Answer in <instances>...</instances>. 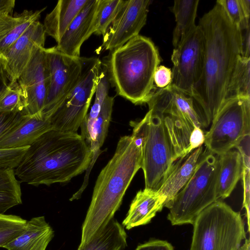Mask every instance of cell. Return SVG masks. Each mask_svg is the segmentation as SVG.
<instances>
[{
    "mask_svg": "<svg viewBox=\"0 0 250 250\" xmlns=\"http://www.w3.org/2000/svg\"><path fill=\"white\" fill-rule=\"evenodd\" d=\"M110 83L105 67L101 71L95 91V98L89 113L81 125V135L87 144L92 127L97 118L105 98L108 95Z\"/></svg>",
    "mask_w": 250,
    "mask_h": 250,
    "instance_id": "obj_29",
    "label": "cell"
},
{
    "mask_svg": "<svg viewBox=\"0 0 250 250\" xmlns=\"http://www.w3.org/2000/svg\"><path fill=\"white\" fill-rule=\"evenodd\" d=\"M166 197L157 190L145 188L137 192L132 201L122 225L127 230L150 222L162 210Z\"/></svg>",
    "mask_w": 250,
    "mask_h": 250,
    "instance_id": "obj_18",
    "label": "cell"
},
{
    "mask_svg": "<svg viewBox=\"0 0 250 250\" xmlns=\"http://www.w3.org/2000/svg\"><path fill=\"white\" fill-rule=\"evenodd\" d=\"M27 220L20 216L0 214V248L20 235L26 228Z\"/></svg>",
    "mask_w": 250,
    "mask_h": 250,
    "instance_id": "obj_32",
    "label": "cell"
},
{
    "mask_svg": "<svg viewBox=\"0 0 250 250\" xmlns=\"http://www.w3.org/2000/svg\"><path fill=\"white\" fill-rule=\"evenodd\" d=\"M127 237L124 227L113 219L77 250H124L127 246Z\"/></svg>",
    "mask_w": 250,
    "mask_h": 250,
    "instance_id": "obj_25",
    "label": "cell"
},
{
    "mask_svg": "<svg viewBox=\"0 0 250 250\" xmlns=\"http://www.w3.org/2000/svg\"><path fill=\"white\" fill-rule=\"evenodd\" d=\"M238 250H250V241L249 239H245L244 243L240 246Z\"/></svg>",
    "mask_w": 250,
    "mask_h": 250,
    "instance_id": "obj_43",
    "label": "cell"
},
{
    "mask_svg": "<svg viewBox=\"0 0 250 250\" xmlns=\"http://www.w3.org/2000/svg\"><path fill=\"white\" fill-rule=\"evenodd\" d=\"M47 69V89L42 115L49 119L73 89L79 79L82 57H71L56 46L45 49Z\"/></svg>",
    "mask_w": 250,
    "mask_h": 250,
    "instance_id": "obj_11",
    "label": "cell"
},
{
    "mask_svg": "<svg viewBox=\"0 0 250 250\" xmlns=\"http://www.w3.org/2000/svg\"><path fill=\"white\" fill-rule=\"evenodd\" d=\"M201 146L173 163L158 191L166 197L164 207L170 203L194 173L203 154Z\"/></svg>",
    "mask_w": 250,
    "mask_h": 250,
    "instance_id": "obj_19",
    "label": "cell"
},
{
    "mask_svg": "<svg viewBox=\"0 0 250 250\" xmlns=\"http://www.w3.org/2000/svg\"><path fill=\"white\" fill-rule=\"evenodd\" d=\"M45 35L43 24L34 22L0 58L9 83L17 82L35 52L44 47Z\"/></svg>",
    "mask_w": 250,
    "mask_h": 250,
    "instance_id": "obj_15",
    "label": "cell"
},
{
    "mask_svg": "<svg viewBox=\"0 0 250 250\" xmlns=\"http://www.w3.org/2000/svg\"><path fill=\"white\" fill-rule=\"evenodd\" d=\"M242 40V54L246 57H250V27L241 31Z\"/></svg>",
    "mask_w": 250,
    "mask_h": 250,
    "instance_id": "obj_41",
    "label": "cell"
},
{
    "mask_svg": "<svg viewBox=\"0 0 250 250\" xmlns=\"http://www.w3.org/2000/svg\"><path fill=\"white\" fill-rule=\"evenodd\" d=\"M219 156V169L216 182L217 199L228 197L241 177L242 161L238 150H230Z\"/></svg>",
    "mask_w": 250,
    "mask_h": 250,
    "instance_id": "obj_24",
    "label": "cell"
},
{
    "mask_svg": "<svg viewBox=\"0 0 250 250\" xmlns=\"http://www.w3.org/2000/svg\"><path fill=\"white\" fill-rule=\"evenodd\" d=\"M100 0H87L56 46L58 50L71 57H80L83 43L94 33Z\"/></svg>",
    "mask_w": 250,
    "mask_h": 250,
    "instance_id": "obj_16",
    "label": "cell"
},
{
    "mask_svg": "<svg viewBox=\"0 0 250 250\" xmlns=\"http://www.w3.org/2000/svg\"><path fill=\"white\" fill-rule=\"evenodd\" d=\"M231 22L241 31L250 27V0H218Z\"/></svg>",
    "mask_w": 250,
    "mask_h": 250,
    "instance_id": "obj_30",
    "label": "cell"
},
{
    "mask_svg": "<svg viewBox=\"0 0 250 250\" xmlns=\"http://www.w3.org/2000/svg\"><path fill=\"white\" fill-rule=\"evenodd\" d=\"M132 135L140 141L145 188L158 190L174 162L182 154L169 118L149 110L139 121H131Z\"/></svg>",
    "mask_w": 250,
    "mask_h": 250,
    "instance_id": "obj_5",
    "label": "cell"
},
{
    "mask_svg": "<svg viewBox=\"0 0 250 250\" xmlns=\"http://www.w3.org/2000/svg\"><path fill=\"white\" fill-rule=\"evenodd\" d=\"M250 168L242 167L241 177L243 180L244 189V200L243 207L245 208L248 221V227L250 228Z\"/></svg>",
    "mask_w": 250,
    "mask_h": 250,
    "instance_id": "obj_37",
    "label": "cell"
},
{
    "mask_svg": "<svg viewBox=\"0 0 250 250\" xmlns=\"http://www.w3.org/2000/svg\"><path fill=\"white\" fill-rule=\"evenodd\" d=\"M192 225L190 250H238L246 239L240 212L219 200L205 208Z\"/></svg>",
    "mask_w": 250,
    "mask_h": 250,
    "instance_id": "obj_7",
    "label": "cell"
},
{
    "mask_svg": "<svg viewBox=\"0 0 250 250\" xmlns=\"http://www.w3.org/2000/svg\"><path fill=\"white\" fill-rule=\"evenodd\" d=\"M146 104L149 110L169 118L181 157L188 154L189 137L194 127L203 129L209 125L193 98L171 84L156 88Z\"/></svg>",
    "mask_w": 250,
    "mask_h": 250,
    "instance_id": "obj_8",
    "label": "cell"
},
{
    "mask_svg": "<svg viewBox=\"0 0 250 250\" xmlns=\"http://www.w3.org/2000/svg\"><path fill=\"white\" fill-rule=\"evenodd\" d=\"M4 71L2 62L0 59V74L3 73Z\"/></svg>",
    "mask_w": 250,
    "mask_h": 250,
    "instance_id": "obj_44",
    "label": "cell"
},
{
    "mask_svg": "<svg viewBox=\"0 0 250 250\" xmlns=\"http://www.w3.org/2000/svg\"><path fill=\"white\" fill-rule=\"evenodd\" d=\"M250 98V57L240 55L230 75L225 102L229 99Z\"/></svg>",
    "mask_w": 250,
    "mask_h": 250,
    "instance_id": "obj_27",
    "label": "cell"
},
{
    "mask_svg": "<svg viewBox=\"0 0 250 250\" xmlns=\"http://www.w3.org/2000/svg\"><path fill=\"white\" fill-rule=\"evenodd\" d=\"M52 129L50 119L42 115H24L21 122L0 140V148L29 146L41 136Z\"/></svg>",
    "mask_w": 250,
    "mask_h": 250,
    "instance_id": "obj_17",
    "label": "cell"
},
{
    "mask_svg": "<svg viewBox=\"0 0 250 250\" xmlns=\"http://www.w3.org/2000/svg\"><path fill=\"white\" fill-rule=\"evenodd\" d=\"M205 135L203 129L198 127H194L189 137L188 153L202 146L205 142Z\"/></svg>",
    "mask_w": 250,
    "mask_h": 250,
    "instance_id": "obj_40",
    "label": "cell"
},
{
    "mask_svg": "<svg viewBox=\"0 0 250 250\" xmlns=\"http://www.w3.org/2000/svg\"><path fill=\"white\" fill-rule=\"evenodd\" d=\"M21 203V183L14 169L0 168V214Z\"/></svg>",
    "mask_w": 250,
    "mask_h": 250,
    "instance_id": "obj_28",
    "label": "cell"
},
{
    "mask_svg": "<svg viewBox=\"0 0 250 250\" xmlns=\"http://www.w3.org/2000/svg\"><path fill=\"white\" fill-rule=\"evenodd\" d=\"M23 112L15 113L0 109V140L22 120Z\"/></svg>",
    "mask_w": 250,
    "mask_h": 250,
    "instance_id": "obj_35",
    "label": "cell"
},
{
    "mask_svg": "<svg viewBox=\"0 0 250 250\" xmlns=\"http://www.w3.org/2000/svg\"><path fill=\"white\" fill-rule=\"evenodd\" d=\"M111 52L105 67L117 95L136 105L146 104L156 89L154 75L161 62L157 47L139 35Z\"/></svg>",
    "mask_w": 250,
    "mask_h": 250,
    "instance_id": "obj_4",
    "label": "cell"
},
{
    "mask_svg": "<svg viewBox=\"0 0 250 250\" xmlns=\"http://www.w3.org/2000/svg\"><path fill=\"white\" fill-rule=\"evenodd\" d=\"M26 101L23 92L18 82L10 83L9 88L0 100V109L10 112L23 111Z\"/></svg>",
    "mask_w": 250,
    "mask_h": 250,
    "instance_id": "obj_33",
    "label": "cell"
},
{
    "mask_svg": "<svg viewBox=\"0 0 250 250\" xmlns=\"http://www.w3.org/2000/svg\"><path fill=\"white\" fill-rule=\"evenodd\" d=\"M45 9L43 8L34 11L25 10L14 16L0 17V58L34 22L39 21Z\"/></svg>",
    "mask_w": 250,
    "mask_h": 250,
    "instance_id": "obj_22",
    "label": "cell"
},
{
    "mask_svg": "<svg viewBox=\"0 0 250 250\" xmlns=\"http://www.w3.org/2000/svg\"><path fill=\"white\" fill-rule=\"evenodd\" d=\"M28 147L0 148V168L15 169L21 161Z\"/></svg>",
    "mask_w": 250,
    "mask_h": 250,
    "instance_id": "obj_34",
    "label": "cell"
},
{
    "mask_svg": "<svg viewBox=\"0 0 250 250\" xmlns=\"http://www.w3.org/2000/svg\"><path fill=\"white\" fill-rule=\"evenodd\" d=\"M87 0H60L43 24L46 34L57 43Z\"/></svg>",
    "mask_w": 250,
    "mask_h": 250,
    "instance_id": "obj_23",
    "label": "cell"
},
{
    "mask_svg": "<svg viewBox=\"0 0 250 250\" xmlns=\"http://www.w3.org/2000/svg\"><path fill=\"white\" fill-rule=\"evenodd\" d=\"M123 0H100L95 23L94 34L103 35L117 15Z\"/></svg>",
    "mask_w": 250,
    "mask_h": 250,
    "instance_id": "obj_31",
    "label": "cell"
},
{
    "mask_svg": "<svg viewBox=\"0 0 250 250\" xmlns=\"http://www.w3.org/2000/svg\"><path fill=\"white\" fill-rule=\"evenodd\" d=\"M250 136H245L236 146L235 148L239 152L242 157V166L250 168Z\"/></svg>",
    "mask_w": 250,
    "mask_h": 250,
    "instance_id": "obj_39",
    "label": "cell"
},
{
    "mask_svg": "<svg viewBox=\"0 0 250 250\" xmlns=\"http://www.w3.org/2000/svg\"><path fill=\"white\" fill-rule=\"evenodd\" d=\"M199 0H174L171 7L176 25L172 34L174 47L177 46L195 28Z\"/></svg>",
    "mask_w": 250,
    "mask_h": 250,
    "instance_id": "obj_26",
    "label": "cell"
},
{
    "mask_svg": "<svg viewBox=\"0 0 250 250\" xmlns=\"http://www.w3.org/2000/svg\"><path fill=\"white\" fill-rule=\"evenodd\" d=\"M114 102V99L113 97L108 95L105 98L101 111L93 125L90 139L87 144L92 153L91 164L85 171L82 186L71 197L70 201L77 200L81 198L88 185L91 170L100 154L101 148L107 135L108 127L111 119Z\"/></svg>",
    "mask_w": 250,
    "mask_h": 250,
    "instance_id": "obj_20",
    "label": "cell"
},
{
    "mask_svg": "<svg viewBox=\"0 0 250 250\" xmlns=\"http://www.w3.org/2000/svg\"><path fill=\"white\" fill-rule=\"evenodd\" d=\"M54 232L43 216L27 221L24 231L4 246L7 250H46Z\"/></svg>",
    "mask_w": 250,
    "mask_h": 250,
    "instance_id": "obj_21",
    "label": "cell"
},
{
    "mask_svg": "<svg viewBox=\"0 0 250 250\" xmlns=\"http://www.w3.org/2000/svg\"><path fill=\"white\" fill-rule=\"evenodd\" d=\"M45 49H37L17 81L25 99L23 113L26 115H42L47 82Z\"/></svg>",
    "mask_w": 250,
    "mask_h": 250,
    "instance_id": "obj_14",
    "label": "cell"
},
{
    "mask_svg": "<svg viewBox=\"0 0 250 250\" xmlns=\"http://www.w3.org/2000/svg\"><path fill=\"white\" fill-rule=\"evenodd\" d=\"M172 80L171 70L164 66L159 65L154 73V83L158 88H163L170 84Z\"/></svg>",
    "mask_w": 250,
    "mask_h": 250,
    "instance_id": "obj_36",
    "label": "cell"
},
{
    "mask_svg": "<svg viewBox=\"0 0 250 250\" xmlns=\"http://www.w3.org/2000/svg\"><path fill=\"white\" fill-rule=\"evenodd\" d=\"M211 124L205 135L206 148L218 155L232 149L250 134V98L226 101Z\"/></svg>",
    "mask_w": 250,
    "mask_h": 250,
    "instance_id": "obj_10",
    "label": "cell"
},
{
    "mask_svg": "<svg viewBox=\"0 0 250 250\" xmlns=\"http://www.w3.org/2000/svg\"><path fill=\"white\" fill-rule=\"evenodd\" d=\"M198 25L204 36V61L191 96L210 125L225 102L230 75L242 54V32L217 1Z\"/></svg>",
    "mask_w": 250,
    "mask_h": 250,
    "instance_id": "obj_1",
    "label": "cell"
},
{
    "mask_svg": "<svg viewBox=\"0 0 250 250\" xmlns=\"http://www.w3.org/2000/svg\"><path fill=\"white\" fill-rule=\"evenodd\" d=\"M82 61L77 83L50 118L54 130L77 132L88 113L102 67L100 60L96 57H82Z\"/></svg>",
    "mask_w": 250,
    "mask_h": 250,
    "instance_id": "obj_9",
    "label": "cell"
},
{
    "mask_svg": "<svg viewBox=\"0 0 250 250\" xmlns=\"http://www.w3.org/2000/svg\"><path fill=\"white\" fill-rule=\"evenodd\" d=\"M141 162L139 139L132 135L121 137L113 157L96 180L79 246L87 243L114 219L127 189L141 168Z\"/></svg>",
    "mask_w": 250,
    "mask_h": 250,
    "instance_id": "obj_3",
    "label": "cell"
},
{
    "mask_svg": "<svg viewBox=\"0 0 250 250\" xmlns=\"http://www.w3.org/2000/svg\"><path fill=\"white\" fill-rule=\"evenodd\" d=\"M219 169V156L204 149L191 177L165 207L169 212L167 219L172 225L193 224L197 216L218 200L216 182Z\"/></svg>",
    "mask_w": 250,
    "mask_h": 250,
    "instance_id": "obj_6",
    "label": "cell"
},
{
    "mask_svg": "<svg viewBox=\"0 0 250 250\" xmlns=\"http://www.w3.org/2000/svg\"><path fill=\"white\" fill-rule=\"evenodd\" d=\"M91 159L89 147L77 132L52 129L29 146L14 170L29 185L49 186L68 182L86 171Z\"/></svg>",
    "mask_w": 250,
    "mask_h": 250,
    "instance_id": "obj_2",
    "label": "cell"
},
{
    "mask_svg": "<svg viewBox=\"0 0 250 250\" xmlns=\"http://www.w3.org/2000/svg\"><path fill=\"white\" fill-rule=\"evenodd\" d=\"M204 53V36L200 26L197 25L174 47L171 57L173 68L170 84L191 96L193 88L201 76Z\"/></svg>",
    "mask_w": 250,
    "mask_h": 250,
    "instance_id": "obj_12",
    "label": "cell"
},
{
    "mask_svg": "<svg viewBox=\"0 0 250 250\" xmlns=\"http://www.w3.org/2000/svg\"><path fill=\"white\" fill-rule=\"evenodd\" d=\"M149 0H123L119 12L103 36L102 46L112 51L139 35L146 23Z\"/></svg>",
    "mask_w": 250,
    "mask_h": 250,
    "instance_id": "obj_13",
    "label": "cell"
},
{
    "mask_svg": "<svg viewBox=\"0 0 250 250\" xmlns=\"http://www.w3.org/2000/svg\"><path fill=\"white\" fill-rule=\"evenodd\" d=\"M135 250H174L170 243L165 240H151L139 245Z\"/></svg>",
    "mask_w": 250,
    "mask_h": 250,
    "instance_id": "obj_38",
    "label": "cell"
},
{
    "mask_svg": "<svg viewBox=\"0 0 250 250\" xmlns=\"http://www.w3.org/2000/svg\"><path fill=\"white\" fill-rule=\"evenodd\" d=\"M15 5V0H0V17L11 15Z\"/></svg>",
    "mask_w": 250,
    "mask_h": 250,
    "instance_id": "obj_42",
    "label": "cell"
}]
</instances>
